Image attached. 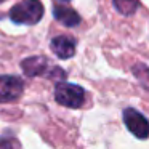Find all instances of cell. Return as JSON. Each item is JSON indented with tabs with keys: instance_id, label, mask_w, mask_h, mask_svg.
Masks as SVG:
<instances>
[{
	"instance_id": "11",
	"label": "cell",
	"mask_w": 149,
	"mask_h": 149,
	"mask_svg": "<svg viewBox=\"0 0 149 149\" xmlns=\"http://www.w3.org/2000/svg\"><path fill=\"white\" fill-rule=\"evenodd\" d=\"M0 2H3V0H0Z\"/></svg>"
},
{
	"instance_id": "9",
	"label": "cell",
	"mask_w": 149,
	"mask_h": 149,
	"mask_svg": "<svg viewBox=\"0 0 149 149\" xmlns=\"http://www.w3.org/2000/svg\"><path fill=\"white\" fill-rule=\"evenodd\" d=\"M0 149H19L16 139L10 138V139H0Z\"/></svg>"
},
{
	"instance_id": "3",
	"label": "cell",
	"mask_w": 149,
	"mask_h": 149,
	"mask_svg": "<svg viewBox=\"0 0 149 149\" xmlns=\"http://www.w3.org/2000/svg\"><path fill=\"white\" fill-rule=\"evenodd\" d=\"M55 100L58 104L71 109H79L85 101V90L80 85L58 82L55 87Z\"/></svg>"
},
{
	"instance_id": "7",
	"label": "cell",
	"mask_w": 149,
	"mask_h": 149,
	"mask_svg": "<svg viewBox=\"0 0 149 149\" xmlns=\"http://www.w3.org/2000/svg\"><path fill=\"white\" fill-rule=\"evenodd\" d=\"M53 16L56 21L68 27H75L80 24V16L74 8L68 7V5H55L53 7Z\"/></svg>"
},
{
	"instance_id": "6",
	"label": "cell",
	"mask_w": 149,
	"mask_h": 149,
	"mask_svg": "<svg viewBox=\"0 0 149 149\" xmlns=\"http://www.w3.org/2000/svg\"><path fill=\"white\" fill-rule=\"evenodd\" d=\"M75 47H77L75 40L69 36H58L52 40V43H50L52 52L61 59L72 58V56L75 55Z\"/></svg>"
},
{
	"instance_id": "2",
	"label": "cell",
	"mask_w": 149,
	"mask_h": 149,
	"mask_svg": "<svg viewBox=\"0 0 149 149\" xmlns=\"http://www.w3.org/2000/svg\"><path fill=\"white\" fill-rule=\"evenodd\" d=\"M21 69L27 77H37V75H45L48 79H56L63 80L66 79V72L58 66L50 64V61L45 56H31V58L23 59Z\"/></svg>"
},
{
	"instance_id": "8",
	"label": "cell",
	"mask_w": 149,
	"mask_h": 149,
	"mask_svg": "<svg viewBox=\"0 0 149 149\" xmlns=\"http://www.w3.org/2000/svg\"><path fill=\"white\" fill-rule=\"evenodd\" d=\"M112 2H114V8L120 15H125V16L133 15L138 8V0H112Z\"/></svg>"
},
{
	"instance_id": "4",
	"label": "cell",
	"mask_w": 149,
	"mask_h": 149,
	"mask_svg": "<svg viewBox=\"0 0 149 149\" xmlns=\"http://www.w3.org/2000/svg\"><path fill=\"white\" fill-rule=\"evenodd\" d=\"M123 122H125L128 132H132L136 138L146 139L149 136V122L143 114H139L133 107H127L123 111Z\"/></svg>"
},
{
	"instance_id": "1",
	"label": "cell",
	"mask_w": 149,
	"mask_h": 149,
	"mask_svg": "<svg viewBox=\"0 0 149 149\" xmlns=\"http://www.w3.org/2000/svg\"><path fill=\"white\" fill-rule=\"evenodd\" d=\"M10 19L16 24L34 26L43 16V5L40 0H23L13 5L10 10Z\"/></svg>"
},
{
	"instance_id": "5",
	"label": "cell",
	"mask_w": 149,
	"mask_h": 149,
	"mask_svg": "<svg viewBox=\"0 0 149 149\" xmlns=\"http://www.w3.org/2000/svg\"><path fill=\"white\" fill-rule=\"evenodd\" d=\"M24 82L16 75H0V103H10L23 95Z\"/></svg>"
},
{
	"instance_id": "10",
	"label": "cell",
	"mask_w": 149,
	"mask_h": 149,
	"mask_svg": "<svg viewBox=\"0 0 149 149\" xmlns=\"http://www.w3.org/2000/svg\"><path fill=\"white\" fill-rule=\"evenodd\" d=\"M63 2H69V0H63Z\"/></svg>"
}]
</instances>
